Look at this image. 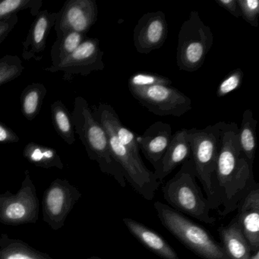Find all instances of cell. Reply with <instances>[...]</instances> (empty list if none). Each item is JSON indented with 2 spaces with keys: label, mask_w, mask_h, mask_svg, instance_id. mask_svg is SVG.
Here are the masks:
<instances>
[{
  "label": "cell",
  "mask_w": 259,
  "mask_h": 259,
  "mask_svg": "<svg viewBox=\"0 0 259 259\" xmlns=\"http://www.w3.org/2000/svg\"><path fill=\"white\" fill-rule=\"evenodd\" d=\"M85 36L78 32H69L57 37L51 48L52 64L46 69H54L59 66L85 40Z\"/></svg>",
  "instance_id": "obj_25"
},
{
  "label": "cell",
  "mask_w": 259,
  "mask_h": 259,
  "mask_svg": "<svg viewBox=\"0 0 259 259\" xmlns=\"http://www.w3.org/2000/svg\"><path fill=\"white\" fill-rule=\"evenodd\" d=\"M130 233L148 249L163 259H180L177 251L158 233L131 218L122 219Z\"/></svg>",
  "instance_id": "obj_18"
},
{
  "label": "cell",
  "mask_w": 259,
  "mask_h": 259,
  "mask_svg": "<svg viewBox=\"0 0 259 259\" xmlns=\"http://www.w3.org/2000/svg\"><path fill=\"white\" fill-rule=\"evenodd\" d=\"M0 259H53L49 254L34 248L21 239L0 235Z\"/></svg>",
  "instance_id": "obj_20"
},
{
  "label": "cell",
  "mask_w": 259,
  "mask_h": 259,
  "mask_svg": "<svg viewBox=\"0 0 259 259\" xmlns=\"http://www.w3.org/2000/svg\"><path fill=\"white\" fill-rule=\"evenodd\" d=\"M47 90L41 83H31L27 86L21 95V107L23 116L28 121H33L40 113Z\"/></svg>",
  "instance_id": "obj_23"
},
{
  "label": "cell",
  "mask_w": 259,
  "mask_h": 259,
  "mask_svg": "<svg viewBox=\"0 0 259 259\" xmlns=\"http://www.w3.org/2000/svg\"><path fill=\"white\" fill-rule=\"evenodd\" d=\"M168 35L166 16L161 11L148 13L138 21L133 33L136 51L141 54H148L160 49Z\"/></svg>",
  "instance_id": "obj_13"
},
{
  "label": "cell",
  "mask_w": 259,
  "mask_h": 259,
  "mask_svg": "<svg viewBox=\"0 0 259 259\" xmlns=\"http://www.w3.org/2000/svg\"><path fill=\"white\" fill-rule=\"evenodd\" d=\"M104 52L100 47V40L97 38L85 39L78 48L54 69H46L48 72L56 73L61 72L63 78L69 80L74 75H90L92 72L104 69L103 61Z\"/></svg>",
  "instance_id": "obj_12"
},
{
  "label": "cell",
  "mask_w": 259,
  "mask_h": 259,
  "mask_svg": "<svg viewBox=\"0 0 259 259\" xmlns=\"http://www.w3.org/2000/svg\"><path fill=\"white\" fill-rule=\"evenodd\" d=\"M25 67L18 56L6 55L0 59V86L20 76Z\"/></svg>",
  "instance_id": "obj_27"
},
{
  "label": "cell",
  "mask_w": 259,
  "mask_h": 259,
  "mask_svg": "<svg viewBox=\"0 0 259 259\" xmlns=\"http://www.w3.org/2000/svg\"><path fill=\"white\" fill-rule=\"evenodd\" d=\"M58 13H50L48 10L40 11L33 21L26 38L22 43V56L24 60L40 61L46 50L47 40L54 28Z\"/></svg>",
  "instance_id": "obj_15"
},
{
  "label": "cell",
  "mask_w": 259,
  "mask_h": 259,
  "mask_svg": "<svg viewBox=\"0 0 259 259\" xmlns=\"http://www.w3.org/2000/svg\"><path fill=\"white\" fill-rule=\"evenodd\" d=\"M71 117L75 133L84 145L90 160L98 163L103 174L111 176L121 187H125L123 172L112 156L107 133L82 97L75 98Z\"/></svg>",
  "instance_id": "obj_2"
},
{
  "label": "cell",
  "mask_w": 259,
  "mask_h": 259,
  "mask_svg": "<svg viewBox=\"0 0 259 259\" xmlns=\"http://www.w3.org/2000/svg\"><path fill=\"white\" fill-rule=\"evenodd\" d=\"M187 128H182L172 135L167 150L162 160L161 165L155 176L158 181L171 174L177 166L183 164L192 156L190 143L187 138Z\"/></svg>",
  "instance_id": "obj_17"
},
{
  "label": "cell",
  "mask_w": 259,
  "mask_h": 259,
  "mask_svg": "<svg viewBox=\"0 0 259 259\" xmlns=\"http://www.w3.org/2000/svg\"><path fill=\"white\" fill-rule=\"evenodd\" d=\"M163 198L171 208L189 215L204 224H213L217 218L210 214V203L196 182L192 156L180 170L162 187Z\"/></svg>",
  "instance_id": "obj_3"
},
{
  "label": "cell",
  "mask_w": 259,
  "mask_h": 259,
  "mask_svg": "<svg viewBox=\"0 0 259 259\" xmlns=\"http://www.w3.org/2000/svg\"><path fill=\"white\" fill-rule=\"evenodd\" d=\"M154 207L162 225L194 254L203 259H229L222 245L205 229L160 201Z\"/></svg>",
  "instance_id": "obj_5"
},
{
  "label": "cell",
  "mask_w": 259,
  "mask_h": 259,
  "mask_svg": "<svg viewBox=\"0 0 259 259\" xmlns=\"http://www.w3.org/2000/svg\"><path fill=\"white\" fill-rule=\"evenodd\" d=\"M130 92L135 99L157 116L180 117L192 110L191 98L171 85L157 84Z\"/></svg>",
  "instance_id": "obj_9"
},
{
  "label": "cell",
  "mask_w": 259,
  "mask_h": 259,
  "mask_svg": "<svg viewBox=\"0 0 259 259\" xmlns=\"http://www.w3.org/2000/svg\"><path fill=\"white\" fill-rule=\"evenodd\" d=\"M23 156L28 162L38 167L63 169L61 157L54 148L34 142H29L23 150Z\"/></svg>",
  "instance_id": "obj_21"
},
{
  "label": "cell",
  "mask_w": 259,
  "mask_h": 259,
  "mask_svg": "<svg viewBox=\"0 0 259 259\" xmlns=\"http://www.w3.org/2000/svg\"><path fill=\"white\" fill-rule=\"evenodd\" d=\"M239 225L251 252L259 250V185L250 191L237 208Z\"/></svg>",
  "instance_id": "obj_16"
},
{
  "label": "cell",
  "mask_w": 259,
  "mask_h": 259,
  "mask_svg": "<svg viewBox=\"0 0 259 259\" xmlns=\"http://www.w3.org/2000/svg\"><path fill=\"white\" fill-rule=\"evenodd\" d=\"M40 202L29 171L25 172L17 193L10 191L0 194V223L5 225L35 224L39 218Z\"/></svg>",
  "instance_id": "obj_8"
},
{
  "label": "cell",
  "mask_w": 259,
  "mask_h": 259,
  "mask_svg": "<svg viewBox=\"0 0 259 259\" xmlns=\"http://www.w3.org/2000/svg\"><path fill=\"white\" fill-rule=\"evenodd\" d=\"M53 124L57 134L67 145L75 142V132L69 110L61 101H57L51 106Z\"/></svg>",
  "instance_id": "obj_24"
},
{
  "label": "cell",
  "mask_w": 259,
  "mask_h": 259,
  "mask_svg": "<svg viewBox=\"0 0 259 259\" xmlns=\"http://www.w3.org/2000/svg\"><path fill=\"white\" fill-rule=\"evenodd\" d=\"M243 77V71L239 68L231 71L220 83L217 90V96L224 98L231 92L238 90L242 85Z\"/></svg>",
  "instance_id": "obj_29"
},
{
  "label": "cell",
  "mask_w": 259,
  "mask_h": 259,
  "mask_svg": "<svg viewBox=\"0 0 259 259\" xmlns=\"http://www.w3.org/2000/svg\"><path fill=\"white\" fill-rule=\"evenodd\" d=\"M172 136L171 125L161 121L154 122L143 134L137 136L136 140L139 149L154 166V174L160 169Z\"/></svg>",
  "instance_id": "obj_14"
},
{
  "label": "cell",
  "mask_w": 259,
  "mask_h": 259,
  "mask_svg": "<svg viewBox=\"0 0 259 259\" xmlns=\"http://www.w3.org/2000/svg\"><path fill=\"white\" fill-rule=\"evenodd\" d=\"M213 42L211 29L202 22L198 12H191L179 32L177 52L179 69L187 72L198 70L204 64Z\"/></svg>",
  "instance_id": "obj_6"
},
{
  "label": "cell",
  "mask_w": 259,
  "mask_h": 259,
  "mask_svg": "<svg viewBox=\"0 0 259 259\" xmlns=\"http://www.w3.org/2000/svg\"><path fill=\"white\" fill-rule=\"evenodd\" d=\"M20 138L10 127L0 122V144L18 143Z\"/></svg>",
  "instance_id": "obj_32"
},
{
  "label": "cell",
  "mask_w": 259,
  "mask_h": 259,
  "mask_svg": "<svg viewBox=\"0 0 259 259\" xmlns=\"http://www.w3.org/2000/svg\"><path fill=\"white\" fill-rule=\"evenodd\" d=\"M81 197V192L67 180H54L43 197L44 221L52 230H60Z\"/></svg>",
  "instance_id": "obj_10"
},
{
  "label": "cell",
  "mask_w": 259,
  "mask_h": 259,
  "mask_svg": "<svg viewBox=\"0 0 259 259\" xmlns=\"http://www.w3.org/2000/svg\"><path fill=\"white\" fill-rule=\"evenodd\" d=\"M239 127L234 122L223 124L217 163V191L226 217L237 210L243 198L258 183L254 180L253 166L248 163L239 143Z\"/></svg>",
  "instance_id": "obj_1"
},
{
  "label": "cell",
  "mask_w": 259,
  "mask_h": 259,
  "mask_svg": "<svg viewBox=\"0 0 259 259\" xmlns=\"http://www.w3.org/2000/svg\"><path fill=\"white\" fill-rule=\"evenodd\" d=\"M220 7L227 10L234 17L241 18L240 10L237 4V0H215Z\"/></svg>",
  "instance_id": "obj_33"
},
{
  "label": "cell",
  "mask_w": 259,
  "mask_h": 259,
  "mask_svg": "<svg viewBox=\"0 0 259 259\" xmlns=\"http://www.w3.org/2000/svg\"><path fill=\"white\" fill-rule=\"evenodd\" d=\"M172 81L166 77L149 73V72H136L128 79V89H144L157 84L171 85Z\"/></svg>",
  "instance_id": "obj_28"
},
{
  "label": "cell",
  "mask_w": 259,
  "mask_h": 259,
  "mask_svg": "<svg viewBox=\"0 0 259 259\" xmlns=\"http://www.w3.org/2000/svg\"><path fill=\"white\" fill-rule=\"evenodd\" d=\"M221 245L229 259H250L251 251L242 228L235 216L228 225L218 230Z\"/></svg>",
  "instance_id": "obj_19"
},
{
  "label": "cell",
  "mask_w": 259,
  "mask_h": 259,
  "mask_svg": "<svg viewBox=\"0 0 259 259\" xmlns=\"http://www.w3.org/2000/svg\"><path fill=\"white\" fill-rule=\"evenodd\" d=\"M241 17L254 28L258 27V0H237Z\"/></svg>",
  "instance_id": "obj_30"
},
{
  "label": "cell",
  "mask_w": 259,
  "mask_h": 259,
  "mask_svg": "<svg viewBox=\"0 0 259 259\" xmlns=\"http://www.w3.org/2000/svg\"><path fill=\"white\" fill-rule=\"evenodd\" d=\"M18 22H19L18 15L0 22V45H2L3 42L7 38L9 34L13 31Z\"/></svg>",
  "instance_id": "obj_31"
},
{
  "label": "cell",
  "mask_w": 259,
  "mask_h": 259,
  "mask_svg": "<svg viewBox=\"0 0 259 259\" xmlns=\"http://www.w3.org/2000/svg\"><path fill=\"white\" fill-rule=\"evenodd\" d=\"M43 0H0V22L10 19L19 12L29 10L33 16L40 13Z\"/></svg>",
  "instance_id": "obj_26"
},
{
  "label": "cell",
  "mask_w": 259,
  "mask_h": 259,
  "mask_svg": "<svg viewBox=\"0 0 259 259\" xmlns=\"http://www.w3.org/2000/svg\"><path fill=\"white\" fill-rule=\"evenodd\" d=\"M94 116L107 133L112 156L122 169L125 181L145 199L152 200L160 185L154 172L146 167L142 157H136L120 143L113 128L104 119Z\"/></svg>",
  "instance_id": "obj_7"
},
{
  "label": "cell",
  "mask_w": 259,
  "mask_h": 259,
  "mask_svg": "<svg viewBox=\"0 0 259 259\" xmlns=\"http://www.w3.org/2000/svg\"><path fill=\"white\" fill-rule=\"evenodd\" d=\"M98 7L95 0H69L58 12L54 29L57 37L69 32L86 35L98 20Z\"/></svg>",
  "instance_id": "obj_11"
},
{
  "label": "cell",
  "mask_w": 259,
  "mask_h": 259,
  "mask_svg": "<svg viewBox=\"0 0 259 259\" xmlns=\"http://www.w3.org/2000/svg\"><path fill=\"white\" fill-rule=\"evenodd\" d=\"M257 121L253 116V112L248 109L242 114V122L239 128V143L241 150L250 164L254 163L255 157L256 146V126Z\"/></svg>",
  "instance_id": "obj_22"
},
{
  "label": "cell",
  "mask_w": 259,
  "mask_h": 259,
  "mask_svg": "<svg viewBox=\"0 0 259 259\" xmlns=\"http://www.w3.org/2000/svg\"><path fill=\"white\" fill-rule=\"evenodd\" d=\"M88 259H101V257H98V256H93V257H89Z\"/></svg>",
  "instance_id": "obj_34"
},
{
  "label": "cell",
  "mask_w": 259,
  "mask_h": 259,
  "mask_svg": "<svg viewBox=\"0 0 259 259\" xmlns=\"http://www.w3.org/2000/svg\"><path fill=\"white\" fill-rule=\"evenodd\" d=\"M223 124L224 122H218L202 130L192 128L187 131L196 178L202 185L212 210L221 207L217 191L216 169Z\"/></svg>",
  "instance_id": "obj_4"
}]
</instances>
